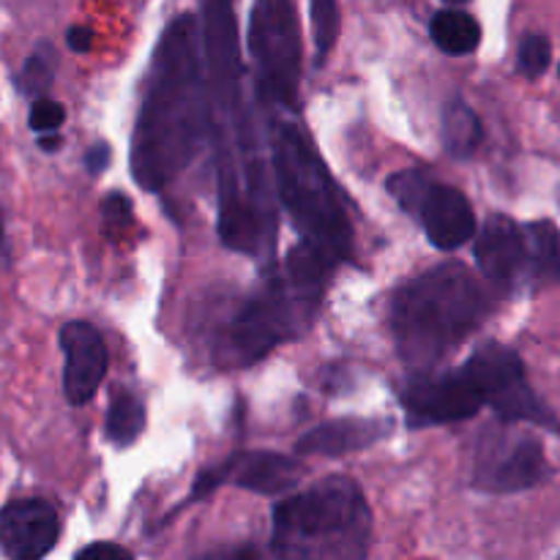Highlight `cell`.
Segmentation results:
<instances>
[{"instance_id":"obj_1","label":"cell","mask_w":560,"mask_h":560,"mask_svg":"<svg viewBox=\"0 0 560 560\" xmlns=\"http://www.w3.org/2000/svg\"><path fill=\"white\" fill-rule=\"evenodd\" d=\"M206 129L197 20L180 14L164 31L148 74L145 102L135 129L131 170L137 184L162 189L195 156Z\"/></svg>"},{"instance_id":"obj_2","label":"cell","mask_w":560,"mask_h":560,"mask_svg":"<svg viewBox=\"0 0 560 560\" xmlns=\"http://www.w3.org/2000/svg\"><path fill=\"white\" fill-rule=\"evenodd\" d=\"M490 312V295L463 262H443L410 279L392 301V334L399 355L432 370L465 342Z\"/></svg>"},{"instance_id":"obj_3","label":"cell","mask_w":560,"mask_h":560,"mask_svg":"<svg viewBox=\"0 0 560 560\" xmlns=\"http://www.w3.org/2000/svg\"><path fill=\"white\" fill-rule=\"evenodd\" d=\"M271 550L282 558H364L372 514L361 487L328 476L273 506Z\"/></svg>"},{"instance_id":"obj_4","label":"cell","mask_w":560,"mask_h":560,"mask_svg":"<svg viewBox=\"0 0 560 560\" xmlns=\"http://www.w3.org/2000/svg\"><path fill=\"white\" fill-rule=\"evenodd\" d=\"M271 151L279 200L293 217L295 228L304 233V238L345 260L353 252V228L337 184L312 148L310 137L295 124L279 120L273 124Z\"/></svg>"},{"instance_id":"obj_5","label":"cell","mask_w":560,"mask_h":560,"mask_svg":"<svg viewBox=\"0 0 560 560\" xmlns=\"http://www.w3.org/2000/svg\"><path fill=\"white\" fill-rule=\"evenodd\" d=\"M323 293L293 282L288 273L273 279L266 290L235 312L222 342V359L246 366L271 353L284 339H293L310 326Z\"/></svg>"},{"instance_id":"obj_6","label":"cell","mask_w":560,"mask_h":560,"mask_svg":"<svg viewBox=\"0 0 560 560\" xmlns=\"http://www.w3.org/2000/svg\"><path fill=\"white\" fill-rule=\"evenodd\" d=\"M249 44L262 98L293 107L301 80V31L293 0H255Z\"/></svg>"},{"instance_id":"obj_7","label":"cell","mask_w":560,"mask_h":560,"mask_svg":"<svg viewBox=\"0 0 560 560\" xmlns=\"http://www.w3.org/2000/svg\"><path fill=\"white\" fill-rule=\"evenodd\" d=\"M463 372L479 388V394L485 397V405H490L501 421L536 424L560 432L558 419L536 397L528 377H525L523 361H520V355L512 348H506L501 342H485L465 361Z\"/></svg>"},{"instance_id":"obj_8","label":"cell","mask_w":560,"mask_h":560,"mask_svg":"<svg viewBox=\"0 0 560 560\" xmlns=\"http://www.w3.org/2000/svg\"><path fill=\"white\" fill-rule=\"evenodd\" d=\"M388 191L424 224L427 238L438 249L454 252L474 238L476 213L468 197L454 186L435 184L419 170H402L388 178Z\"/></svg>"},{"instance_id":"obj_9","label":"cell","mask_w":560,"mask_h":560,"mask_svg":"<svg viewBox=\"0 0 560 560\" xmlns=\"http://www.w3.org/2000/svg\"><path fill=\"white\" fill-rule=\"evenodd\" d=\"M470 474L476 490L498 495L530 490L547 476L545 452L530 432L517 430L514 421H501V427L485 430L476 443Z\"/></svg>"},{"instance_id":"obj_10","label":"cell","mask_w":560,"mask_h":560,"mask_svg":"<svg viewBox=\"0 0 560 560\" xmlns=\"http://www.w3.org/2000/svg\"><path fill=\"white\" fill-rule=\"evenodd\" d=\"M399 399H402L410 427L468 421L485 408V397H481L479 388L470 383V377L463 370H419L405 381Z\"/></svg>"},{"instance_id":"obj_11","label":"cell","mask_w":560,"mask_h":560,"mask_svg":"<svg viewBox=\"0 0 560 560\" xmlns=\"http://www.w3.org/2000/svg\"><path fill=\"white\" fill-rule=\"evenodd\" d=\"M63 348V392L71 405H88L96 397L107 375V345L96 326L85 320H69L58 334Z\"/></svg>"},{"instance_id":"obj_12","label":"cell","mask_w":560,"mask_h":560,"mask_svg":"<svg viewBox=\"0 0 560 560\" xmlns=\"http://www.w3.org/2000/svg\"><path fill=\"white\" fill-rule=\"evenodd\" d=\"M58 512L47 501L27 498L0 512V550L14 560L44 558L58 541Z\"/></svg>"},{"instance_id":"obj_13","label":"cell","mask_w":560,"mask_h":560,"mask_svg":"<svg viewBox=\"0 0 560 560\" xmlns=\"http://www.w3.org/2000/svg\"><path fill=\"white\" fill-rule=\"evenodd\" d=\"M476 262L490 282L517 284L525 279L523 224L495 213L485 222L476 238Z\"/></svg>"},{"instance_id":"obj_14","label":"cell","mask_w":560,"mask_h":560,"mask_svg":"<svg viewBox=\"0 0 560 560\" xmlns=\"http://www.w3.org/2000/svg\"><path fill=\"white\" fill-rule=\"evenodd\" d=\"M386 435H392V421L388 419H337L306 432L295 443V452L342 457V454L364 452V448L381 443Z\"/></svg>"},{"instance_id":"obj_15","label":"cell","mask_w":560,"mask_h":560,"mask_svg":"<svg viewBox=\"0 0 560 560\" xmlns=\"http://www.w3.org/2000/svg\"><path fill=\"white\" fill-rule=\"evenodd\" d=\"M301 476H304V465L295 457L279 452H249L235 454L230 481L257 495H284L299 487Z\"/></svg>"},{"instance_id":"obj_16","label":"cell","mask_w":560,"mask_h":560,"mask_svg":"<svg viewBox=\"0 0 560 560\" xmlns=\"http://www.w3.org/2000/svg\"><path fill=\"white\" fill-rule=\"evenodd\" d=\"M202 14H206V36L211 47V66L217 71L219 88H238V82L230 80L233 71H238V49H235V20L233 0H200Z\"/></svg>"},{"instance_id":"obj_17","label":"cell","mask_w":560,"mask_h":560,"mask_svg":"<svg viewBox=\"0 0 560 560\" xmlns=\"http://www.w3.org/2000/svg\"><path fill=\"white\" fill-rule=\"evenodd\" d=\"M525 279L534 284L560 282V230L552 222L523 224Z\"/></svg>"},{"instance_id":"obj_18","label":"cell","mask_w":560,"mask_h":560,"mask_svg":"<svg viewBox=\"0 0 560 560\" xmlns=\"http://www.w3.org/2000/svg\"><path fill=\"white\" fill-rule=\"evenodd\" d=\"M432 42L446 55H470L481 44V25L476 16L459 9H443L432 16Z\"/></svg>"},{"instance_id":"obj_19","label":"cell","mask_w":560,"mask_h":560,"mask_svg":"<svg viewBox=\"0 0 560 560\" xmlns=\"http://www.w3.org/2000/svg\"><path fill=\"white\" fill-rule=\"evenodd\" d=\"M481 137V120L463 98H454L448 102L446 113H443V142H446L448 153L457 159H468L479 151Z\"/></svg>"},{"instance_id":"obj_20","label":"cell","mask_w":560,"mask_h":560,"mask_svg":"<svg viewBox=\"0 0 560 560\" xmlns=\"http://www.w3.org/2000/svg\"><path fill=\"white\" fill-rule=\"evenodd\" d=\"M145 430V405L135 394L124 392L113 399L104 421V435L115 446H131Z\"/></svg>"},{"instance_id":"obj_21","label":"cell","mask_w":560,"mask_h":560,"mask_svg":"<svg viewBox=\"0 0 560 560\" xmlns=\"http://www.w3.org/2000/svg\"><path fill=\"white\" fill-rule=\"evenodd\" d=\"M55 74H58V52L52 49V44H38L16 82L27 96H44L52 88Z\"/></svg>"},{"instance_id":"obj_22","label":"cell","mask_w":560,"mask_h":560,"mask_svg":"<svg viewBox=\"0 0 560 560\" xmlns=\"http://www.w3.org/2000/svg\"><path fill=\"white\" fill-rule=\"evenodd\" d=\"M312 11V31H315V52H317V66L328 58V52L334 49L339 36V27H342V16H339V3L337 0H310Z\"/></svg>"},{"instance_id":"obj_23","label":"cell","mask_w":560,"mask_h":560,"mask_svg":"<svg viewBox=\"0 0 560 560\" xmlns=\"http://www.w3.org/2000/svg\"><path fill=\"white\" fill-rule=\"evenodd\" d=\"M552 60V44L545 33H528V36L520 42L517 49V69L523 71L528 80H536V77L545 74L550 69Z\"/></svg>"},{"instance_id":"obj_24","label":"cell","mask_w":560,"mask_h":560,"mask_svg":"<svg viewBox=\"0 0 560 560\" xmlns=\"http://www.w3.org/2000/svg\"><path fill=\"white\" fill-rule=\"evenodd\" d=\"M102 219H104V233L109 235V238H118V235H124L126 230L131 228V202L129 197L124 195H109L104 197L102 202Z\"/></svg>"},{"instance_id":"obj_25","label":"cell","mask_w":560,"mask_h":560,"mask_svg":"<svg viewBox=\"0 0 560 560\" xmlns=\"http://www.w3.org/2000/svg\"><path fill=\"white\" fill-rule=\"evenodd\" d=\"M63 120L66 109L47 96H36L31 115H27V124H31V129L38 131V135H44V131H58Z\"/></svg>"},{"instance_id":"obj_26","label":"cell","mask_w":560,"mask_h":560,"mask_svg":"<svg viewBox=\"0 0 560 560\" xmlns=\"http://www.w3.org/2000/svg\"><path fill=\"white\" fill-rule=\"evenodd\" d=\"M233 463H235V454H233V457L224 459V463H219V465H213V468L202 470V474L197 476L195 487H191L189 501H200V498L211 495L213 490H219L224 481H230V474H233Z\"/></svg>"},{"instance_id":"obj_27","label":"cell","mask_w":560,"mask_h":560,"mask_svg":"<svg viewBox=\"0 0 560 560\" xmlns=\"http://www.w3.org/2000/svg\"><path fill=\"white\" fill-rule=\"evenodd\" d=\"M77 558L80 560H129L131 552L126 550V547H118V545H104V541H96V545H88L82 547L80 552H77Z\"/></svg>"},{"instance_id":"obj_28","label":"cell","mask_w":560,"mask_h":560,"mask_svg":"<svg viewBox=\"0 0 560 560\" xmlns=\"http://www.w3.org/2000/svg\"><path fill=\"white\" fill-rule=\"evenodd\" d=\"M109 159H113V151H109L107 142H96V145H93L91 151L85 153L88 173H91V175L104 173V170H107V164H109Z\"/></svg>"},{"instance_id":"obj_29","label":"cell","mask_w":560,"mask_h":560,"mask_svg":"<svg viewBox=\"0 0 560 560\" xmlns=\"http://www.w3.org/2000/svg\"><path fill=\"white\" fill-rule=\"evenodd\" d=\"M66 44H69V49H74V52H88V49L93 47V31L91 27H82V25L69 27Z\"/></svg>"},{"instance_id":"obj_30","label":"cell","mask_w":560,"mask_h":560,"mask_svg":"<svg viewBox=\"0 0 560 560\" xmlns=\"http://www.w3.org/2000/svg\"><path fill=\"white\" fill-rule=\"evenodd\" d=\"M60 137H58V131H44L42 137H38V145L44 148V151H58L60 148Z\"/></svg>"},{"instance_id":"obj_31","label":"cell","mask_w":560,"mask_h":560,"mask_svg":"<svg viewBox=\"0 0 560 560\" xmlns=\"http://www.w3.org/2000/svg\"><path fill=\"white\" fill-rule=\"evenodd\" d=\"M0 241H3V213H0Z\"/></svg>"},{"instance_id":"obj_32","label":"cell","mask_w":560,"mask_h":560,"mask_svg":"<svg viewBox=\"0 0 560 560\" xmlns=\"http://www.w3.org/2000/svg\"><path fill=\"white\" fill-rule=\"evenodd\" d=\"M446 3H452V5H459V3H468V0H446Z\"/></svg>"},{"instance_id":"obj_33","label":"cell","mask_w":560,"mask_h":560,"mask_svg":"<svg viewBox=\"0 0 560 560\" xmlns=\"http://www.w3.org/2000/svg\"><path fill=\"white\" fill-rule=\"evenodd\" d=\"M558 74H560V69H558Z\"/></svg>"}]
</instances>
